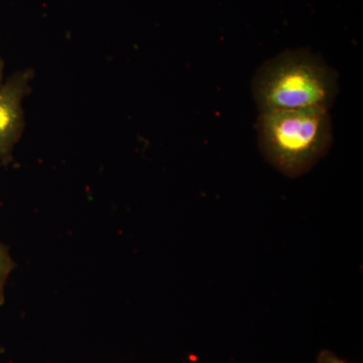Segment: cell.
Listing matches in <instances>:
<instances>
[{"label":"cell","instance_id":"6da1fadb","mask_svg":"<svg viewBox=\"0 0 363 363\" xmlns=\"http://www.w3.org/2000/svg\"><path fill=\"white\" fill-rule=\"evenodd\" d=\"M252 88L259 112L329 109L338 94V74L309 50H288L259 66Z\"/></svg>","mask_w":363,"mask_h":363},{"label":"cell","instance_id":"7a4b0ae2","mask_svg":"<svg viewBox=\"0 0 363 363\" xmlns=\"http://www.w3.org/2000/svg\"><path fill=\"white\" fill-rule=\"evenodd\" d=\"M257 131L262 156L290 178L309 172L333 140L330 113L323 107L259 112Z\"/></svg>","mask_w":363,"mask_h":363},{"label":"cell","instance_id":"3957f363","mask_svg":"<svg viewBox=\"0 0 363 363\" xmlns=\"http://www.w3.org/2000/svg\"><path fill=\"white\" fill-rule=\"evenodd\" d=\"M33 72L14 73L0 85V161L7 164L13 161V152L25 130L23 100L30 93V82Z\"/></svg>","mask_w":363,"mask_h":363},{"label":"cell","instance_id":"277c9868","mask_svg":"<svg viewBox=\"0 0 363 363\" xmlns=\"http://www.w3.org/2000/svg\"><path fill=\"white\" fill-rule=\"evenodd\" d=\"M14 267L16 264L9 255V250L0 243V306L4 305L6 281Z\"/></svg>","mask_w":363,"mask_h":363},{"label":"cell","instance_id":"5b68a950","mask_svg":"<svg viewBox=\"0 0 363 363\" xmlns=\"http://www.w3.org/2000/svg\"><path fill=\"white\" fill-rule=\"evenodd\" d=\"M317 363H348L340 359L337 355L329 350H323L318 355Z\"/></svg>","mask_w":363,"mask_h":363},{"label":"cell","instance_id":"8992f818","mask_svg":"<svg viewBox=\"0 0 363 363\" xmlns=\"http://www.w3.org/2000/svg\"><path fill=\"white\" fill-rule=\"evenodd\" d=\"M4 61L0 58V85H1L2 79H4Z\"/></svg>","mask_w":363,"mask_h":363}]
</instances>
